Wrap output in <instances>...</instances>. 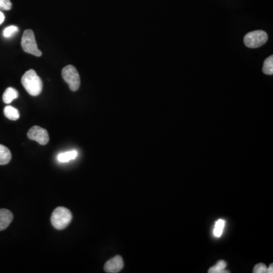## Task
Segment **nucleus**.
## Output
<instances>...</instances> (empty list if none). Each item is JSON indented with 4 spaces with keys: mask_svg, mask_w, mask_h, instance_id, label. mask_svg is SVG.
<instances>
[{
    "mask_svg": "<svg viewBox=\"0 0 273 273\" xmlns=\"http://www.w3.org/2000/svg\"><path fill=\"white\" fill-rule=\"evenodd\" d=\"M17 97H18V92L16 91V89L13 87H8L4 93L2 99H3L4 103L9 104Z\"/></svg>",
    "mask_w": 273,
    "mask_h": 273,
    "instance_id": "9",
    "label": "nucleus"
},
{
    "mask_svg": "<svg viewBox=\"0 0 273 273\" xmlns=\"http://www.w3.org/2000/svg\"><path fill=\"white\" fill-rule=\"evenodd\" d=\"M227 263L225 260L218 261L215 266H212L211 268L208 270L209 273H229V271L225 270L226 269Z\"/></svg>",
    "mask_w": 273,
    "mask_h": 273,
    "instance_id": "13",
    "label": "nucleus"
},
{
    "mask_svg": "<svg viewBox=\"0 0 273 273\" xmlns=\"http://www.w3.org/2000/svg\"><path fill=\"white\" fill-rule=\"evenodd\" d=\"M263 72L267 75L273 74V56H270L267 58L263 63Z\"/></svg>",
    "mask_w": 273,
    "mask_h": 273,
    "instance_id": "14",
    "label": "nucleus"
},
{
    "mask_svg": "<svg viewBox=\"0 0 273 273\" xmlns=\"http://www.w3.org/2000/svg\"><path fill=\"white\" fill-rule=\"evenodd\" d=\"M4 20H5V16L2 12H0V25H2Z\"/></svg>",
    "mask_w": 273,
    "mask_h": 273,
    "instance_id": "19",
    "label": "nucleus"
},
{
    "mask_svg": "<svg viewBox=\"0 0 273 273\" xmlns=\"http://www.w3.org/2000/svg\"><path fill=\"white\" fill-rule=\"evenodd\" d=\"M21 84L27 92L32 96H38L42 92V80L34 70L31 69L25 72L21 79Z\"/></svg>",
    "mask_w": 273,
    "mask_h": 273,
    "instance_id": "1",
    "label": "nucleus"
},
{
    "mask_svg": "<svg viewBox=\"0 0 273 273\" xmlns=\"http://www.w3.org/2000/svg\"><path fill=\"white\" fill-rule=\"evenodd\" d=\"M12 153L6 146L0 145V165H6L10 162Z\"/></svg>",
    "mask_w": 273,
    "mask_h": 273,
    "instance_id": "10",
    "label": "nucleus"
},
{
    "mask_svg": "<svg viewBox=\"0 0 273 273\" xmlns=\"http://www.w3.org/2000/svg\"><path fill=\"white\" fill-rule=\"evenodd\" d=\"M266 273H273V265L271 264L268 269H266Z\"/></svg>",
    "mask_w": 273,
    "mask_h": 273,
    "instance_id": "20",
    "label": "nucleus"
},
{
    "mask_svg": "<svg viewBox=\"0 0 273 273\" xmlns=\"http://www.w3.org/2000/svg\"><path fill=\"white\" fill-rule=\"evenodd\" d=\"M21 47H22L23 50L27 53L33 55L37 57L42 56V52L37 47L34 33L32 30H26L24 32L22 39H21Z\"/></svg>",
    "mask_w": 273,
    "mask_h": 273,
    "instance_id": "3",
    "label": "nucleus"
},
{
    "mask_svg": "<svg viewBox=\"0 0 273 273\" xmlns=\"http://www.w3.org/2000/svg\"><path fill=\"white\" fill-rule=\"evenodd\" d=\"M77 157H78V151L77 150H71V151L59 153L57 157V160L59 162H68L71 160H75Z\"/></svg>",
    "mask_w": 273,
    "mask_h": 273,
    "instance_id": "11",
    "label": "nucleus"
},
{
    "mask_svg": "<svg viewBox=\"0 0 273 273\" xmlns=\"http://www.w3.org/2000/svg\"><path fill=\"white\" fill-rule=\"evenodd\" d=\"M72 214L69 209L64 207H57L52 212L51 223L55 228L63 230L66 228L72 222Z\"/></svg>",
    "mask_w": 273,
    "mask_h": 273,
    "instance_id": "2",
    "label": "nucleus"
},
{
    "mask_svg": "<svg viewBox=\"0 0 273 273\" xmlns=\"http://www.w3.org/2000/svg\"><path fill=\"white\" fill-rule=\"evenodd\" d=\"M268 40V34L263 31L249 32L244 36V43L249 48H258L264 45Z\"/></svg>",
    "mask_w": 273,
    "mask_h": 273,
    "instance_id": "5",
    "label": "nucleus"
},
{
    "mask_svg": "<svg viewBox=\"0 0 273 273\" xmlns=\"http://www.w3.org/2000/svg\"><path fill=\"white\" fill-rule=\"evenodd\" d=\"M13 219L12 212L5 209H0V231L8 228Z\"/></svg>",
    "mask_w": 273,
    "mask_h": 273,
    "instance_id": "8",
    "label": "nucleus"
},
{
    "mask_svg": "<svg viewBox=\"0 0 273 273\" xmlns=\"http://www.w3.org/2000/svg\"><path fill=\"white\" fill-rule=\"evenodd\" d=\"M225 225V223L224 220H223V219H219L216 222V225H215L214 231H213L215 237L220 238L222 236L223 230H224Z\"/></svg>",
    "mask_w": 273,
    "mask_h": 273,
    "instance_id": "15",
    "label": "nucleus"
},
{
    "mask_svg": "<svg viewBox=\"0 0 273 273\" xmlns=\"http://www.w3.org/2000/svg\"><path fill=\"white\" fill-rule=\"evenodd\" d=\"M28 137L29 139L37 141V143L41 145H47L49 141L48 131L40 126H33L30 129L28 133Z\"/></svg>",
    "mask_w": 273,
    "mask_h": 273,
    "instance_id": "6",
    "label": "nucleus"
},
{
    "mask_svg": "<svg viewBox=\"0 0 273 273\" xmlns=\"http://www.w3.org/2000/svg\"><path fill=\"white\" fill-rule=\"evenodd\" d=\"M4 114L6 118L13 121L17 120L20 117L18 110L11 106H5L4 109Z\"/></svg>",
    "mask_w": 273,
    "mask_h": 273,
    "instance_id": "12",
    "label": "nucleus"
},
{
    "mask_svg": "<svg viewBox=\"0 0 273 273\" xmlns=\"http://www.w3.org/2000/svg\"><path fill=\"white\" fill-rule=\"evenodd\" d=\"M18 28L14 25H12V26L8 27V28H5L4 30L3 35L4 37H6V38H9V37H13V35L16 34V33L18 32Z\"/></svg>",
    "mask_w": 273,
    "mask_h": 273,
    "instance_id": "16",
    "label": "nucleus"
},
{
    "mask_svg": "<svg viewBox=\"0 0 273 273\" xmlns=\"http://www.w3.org/2000/svg\"><path fill=\"white\" fill-rule=\"evenodd\" d=\"M124 267V261L121 256H115L106 262L104 266L106 273H119Z\"/></svg>",
    "mask_w": 273,
    "mask_h": 273,
    "instance_id": "7",
    "label": "nucleus"
},
{
    "mask_svg": "<svg viewBox=\"0 0 273 273\" xmlns=\"http://www.w3.org/2000/svg\"><path fill=\"white\" fill-rule=\"evenodd\" d=\"M12 7L13 4L11 2V0H0V9L9 11L12 9Z\"/></svg>",
    "mask_w": 273,
    "mask_h": 273,
    "instance_id": "17",
    "label": "nucleus"
},
{
    "mask_svg": "<svg viewBox=\"0 0 273 273\" xmlns=\"http://www.w3.org/2000/svg\"><path fill=\"white\" fill-rule=\"evenodd\" d=\"M266 266L263 263H258L256 266H254V273H266Z\"/></svg>",
    "mask_w": 273,
    "mask_h": 273,
    "instance_id": "18",
    "label": "nucleus"
},
{
    "mask_svg": "<svg viewBox=\"0 0 273 273\" xmlns=\"http://www.w3.org/2000/svg\"><path fill=\"white\" fill-rule=\"evenodd\" d=\"M62 76L64 81L69 86L71 91H77L80 84V75L78 70L73 65H67L62 71Z\"/></svg>",
    "mask_w": 273,
    "mask_h": 273,
    "instance_id": "4",
    "label": "nucleus"
}]
</instances>
